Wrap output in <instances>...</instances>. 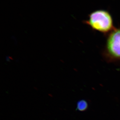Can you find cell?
I'll use <instances>...</instances> for the list:
<instances>
[{
    "label": "cell",
    "instance_id": "obj_1",
    "mask_svg": "<svg viewBox=\"0 0 120 120\" xmlns=\"http://www.w3.org/2000/svg\"><path fill=\"white\" fill-rule=\"evenodd\" d=\"M84 23L93 31L104 34L108 35L116 28L112 15L104 9H98L91 12Z\"/></svg>",
    "mask_w": 120,
    "mask_h": 120
},
{
    "label": "cell",
    "instance_id": "obj_2",
    "mask_svg": "<svg viewBox=\"0 0 120 120\" xmlns=\"http://www.w3.org/2000/svg\"><path fill=\"white\" fill-rule=\"evenodd\" d=\"M105 53L109 60L120 61V28H116L108 35Z\"/></svg>",
    "mask_w": 120,
    "mask_h": 120
},
{
    "label": "cell",
    "instance_id": "obj_3",
    "mask_svg": "<svg viewBox=\"0 0 120 120\" xmlns=\"http://www.w3.org/2000/svg\"><path fill=\"white\" fill-rule=\"evenodd\" d=\"M88 107V104L86 101L82 100L78 102L77 104V109L80 111L86 110Z\"/></svg>",
    "mask_w": 120,
    "mask_h": 120
}]
</instances>
